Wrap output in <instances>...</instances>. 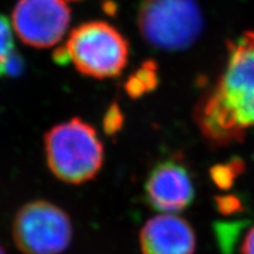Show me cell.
<instances>
[{
  "label": "cell",
  "instance_id": "obj_1",
  "mask_svg": "<svg viewBox=\"0 0 254 254\" xmlns=\"http://www.w3.org/2000/svg\"><path fill=\"white\" fill-rule=\"evenodd\" d=\"M196 116L204 134L218 145L243 140L254 127V31L231 44L226 67Z\"/></svg>",
  "mask_w": 254,
  "mask_h": 254
},
{
  "label": "cell",
  "instance_id": "obj_2",
  "mask_svg": "<svg viewBox=\"0 0 254 254\" xmlns=\"http://www.w3.org/2000/svg\"><path fill=\"white\" fill-rule=\"evenodd\" d=\"M47 166L57 179L80 185L94 179L104 164V145L94 127L80 118L58 124L44 136Z\"/></svg>",
  "mask_w": 254,
  "mask_h": 254
},
{
  "label": "cell",
  "instance_id": "obj_3",
  "mask_svg": "<svg viewBox=\"0 0 254 254\" xmlns=\"http://www.w3.org/2000/svg\"><path fill=\"white\" fill-rule=\"evenodd\" d=\"M62 58L69 59L81 74L95 79L120 75L128 60V43L106 21H90L69 34Z\"/></svg>",
  "mask_w": 254,
  "mask_h": 254
},
{
  "label": "cell",
  "instance_id": "obj_4",
  "mask_svg": "<svg viewBox=\"0 0 254 254\" xmlns=\"http://www.w3.org/2000/svg\"><path fill=\"white\" fill-rule=\"evenodd\" d=\"M139 30L148 44L179 51L195 43L204 30V14L198 0H142Z\"/></svg>",
  "mask_w": 254,
  "mask_h": 254
},
{
  "label": "cell",
  "instance_id": "obj_5",
  "mask_svg": "<svg viewBox=\"0 0 254 254\" xmlns=\"http://www.w3.org/2000/svg\"><path fill=\"white\" fill-rule=\"evenodd\" d=\"M12 236L23 254H62L72 241L73 225L62 207L46 200H33L15 213Z\"/></svg>",
  "mask_w": 254,
  "mask_h": 254
},
{
  "label": "cell",
  "instance_id": "obj_6",
  "mask_svg": "<svg viewBox=\"0 0 254 254\" xmlns=\"http://www.w3.org/2000/svg\"><path fill=\"white\" fill-rule=\"evenodd\" d=\"M71 11L66 0H19L12 25L28 46L47 49L57 45L67 31Z\"/></svg>",
  "mask_w": 254,
  "mask_h": 254
},
{
  "label": "cell",
  "instance_id": "obj_7",
  "mask_svg": "<svg viewBox=\"0 0 254 254\" xmlns=\"http://www.w3.org/2000/svg\"><path fill=\"white\" fill-rule=\"evenodd\" d=\"M145 199L163 213H178L194 200L195 190L189 170L178 160H165L152 168L145 183Z\"/></svg>",
  "mask_w": 254,
  "mask_h": 254
},
{
  "label": "cell",
  "instance_id": "obj_8",
  "mask_svg": "<svg viewBox=\"0 0 254 254\" xmlns=\"http://www.w3.org/2000/svg\"><path fill=\"white\" fill-rule=\"evenodd\" d=\"M195 233L185 219L164 213L146 221L140 231L142 254H193Z\"/></svg>",
  "mask_w": 254,
  "mask_h": 254
},
{
  "label": "cell",
  "instance_id": "obj_9",
  "mask_svg": "<svg viewBox=\"0 0 254 254\" xmlns=\"http://www.w3.org/2000/svg\"><path fill=\"white\" fill-rule=\"evenodd\" d=\"M155 85H157V78H155L154 65L152 63H147L127 80L125 88L129 97L136 98L151 91Z\"/></svg>",
  "mask_w": 254,
  "mask_h": 254
},
{
  "label": "cell",
  "instance_id": "obj_10",
  "mask_svg": "<svg viewBox=\"0 0 254 254\" xmlns=\"http://www.w3.org/2000/svg\"><path fill=\"white\" fill-rule=\"evenodd\" d=\"M14 56V43L8 20L0 14V77L6 74V67Z\"/></svg>",
  "mask_w": 254,
  "mask_h": 254
},
{
  "label": "cell",
  "instance_id": "obj_11",
  "mask_svg": "<svg viewBox=\"0 0 254 254\" xmlns=\"http://www.w3.org/2000/svg\"><path fill=\"white\" fill-rule=\"evenodd\" d=\"M123 114L122 111L118 107V105L113 104L111 105V107L107 110L106 114H105L104 118V129L107 134L112 135L114 133H117L120 128L123 127Z\"/></svg>",
  "mask_w": 254,
  "mask_h": 254
},
{
  "label": "cell",
  "instance_id": "obj_12",
  "mask_svg": "<svg viewBox=\"0 0 254 254\" xmlns=\"http://www.w3.org/2000/svg\"><path fill=\"white\" fill-rule=\"evenodd\" d=\"M243 168L239 161H236V164L226 165V166H219L212 171L213 173L214 182L220 186H228L233 180V178L237 176V170Z\"/></svg>",
  "mask_w": 254,
  "mask_h": 254
},
{
  "label": "cell",
  "instance_id": "obj_13",
  "mask_svg": "<svg viewBox=\"0 0 254 254\" xmlns=\"http://www.w3.org/2000/svg\"><path fill=\"white\" fill-rule=\"evenodd\" d=\"M241 254H254V227L250 230L241 247Z\"/></svg>",
  "mask_w": 254,
  "mask_h": 254
},
{
  "label": "cell",
  "instance_id": "obj_14",
  "mask_svg": "<svg viewBox=\"0 0 254 254\" xmlns=\"http://www.w3.org/2000/svg\"><path fill=\"white\" fill-rule=\"evenodd\" d=\"M0 254H6L5 250H4V247H2L1 245H0Z\"/></svg>",
  "mask_w": 254,
  "mask_h": 254
}]
</instances>
